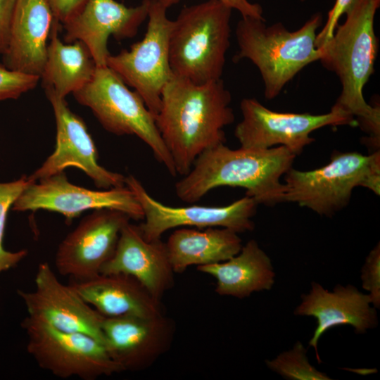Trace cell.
<instances>
[{
	"instance_id": "cell-1",
	"label": "cell",
	"mask_w": 380,
	"mask_h": 380,
	"mask_svg": "<svg viewBox=\"0 0 380 380\" xmlns=\"http://www.w3.org/2000/svg\"><path fill=\"white\" fill-rule=\"evenodd\" d=\"M232 96L222 79L195 84L173 76L161 94L155 122L177 174L184 176L205 151L225 144L234 120Z\"/></svg>"
},
{
	"instance_id": "cell-2",
	"label": "cell",
	"mask_w": 380,
	"mask_h": 380,
	"mask_svg": "<svg viewBox=\"0 0 380 380\" xmlns=\"http://www.w3.org/2000/svg\"><path fill=\"white\" fill-rule=\"evenodd\" d=\"M296 156L283 146L232 149L221 144L198 156L176 182L175 193L182 201L194 203L217 187H241L258 204L272 206L284 202L286 185L280 178L292 167Z\"/></svg>"
},
{
	"instance_id": "cell-3",
	"label": "cell",
	"mask_w": 380,
	"mask_h": 380,
	"mask_svg": "<svg viewBox=\"0 0 380 380\" xmlns=\"http://www.w3.org/2000/svg\"><path fill=\"white\" fill-rule=\"evenodd\" d=\"M379 6L380 0H353L344 13L345 21L319 47L322 51L319 61L341 84L332 108L355 117L376 145L380 140V109L365 101L363 88L374 72L378 53L374 18Z\"/></svg>"
},
{
	"instance_id": "cell-4",
	"label": "cell",
	"mask_w": 380,
	"mask_h": 380,
	"mask_svg": "<svg viewBox=\"0 0 380 380\" xmlns=\"http://www.w3.org/2000/svg\"><path fill=\"white\" fill-rule=\"evenodd\" d=\"M322 20V13H315L299 29L290 31L281 23L267 25L265 20L242 17L236 27L239 51L233 60L246 58L258 68L264 95L272 100L302 69L319 61L322 51L315 39Z\"/></svg>"
},
{
	"instance_id": "cell-5",
	"label": "cell",
	"mask_w": 380,
	"mask_h": 380,
	"mask_svg": "<svg viewBox=\"0 0 380 380\" xmlns=\"http://www.w3.org/2000/svg\"><path fill=\"white\" fill-rule=\"evenodd\" d=\"M232 11L219 0L181 10L170 36L174 76L198 84L221 79L230 45Z\"/></svg>"
},
{
	"instance_id": "cell-6",
	"label": "cell",
	"mask_w": 380,
	"mask_h": 380,
	"mask_svg": "<svg viewBox=\"0 0 380 380\" xmlns=\"http://www.w3.org/2000/svg\"><path fill=\"white\" fill-rule=\"evenodd\" d=\"M284 202L296 203L321 215L331 216L362 186L380 194V151L370 155L337 153L321 167L301 171L291 167L284 174Z\"/></svg>"
},
{
	"instance_id": "cell-7",
	"label": "cell",
	"mask_w": 380,
	"mask_h": 380,
	"mask_svg": "<svg viewBox=\"0 0 380 380\" xmlns=\"http://www.w3.org/2000/svg\"><path fill=\"white\" fill-rule=\"evenodd\" d=\"M73 94L81 105L91 110L105 129L116 135L137 136L172 176L177 175L154 115L141 96L131 91L112 69L96 67L91 80Z\"/></svg>"
},
{
	"instance_id": "cell-8",
	"label": "cell",
	"mask_w": 380,
	"mask_h": 380,
	"mask_svg": "<svg viewBox=\"0 0 380 380\" xmlns=\"http://www.w3.org/2000/svg\"><path fill=\"white\" fill-rule=\"evenodd\" d=\"M167 9L160 0H150L143 39L129 50L110 54L106 62L108 68L141 96L154 117L160 107L163 89L174 76L169 52L173 20L167 18Z\"/></svg>"
},
{
	"instance_id": "cell-9",
	"label": "cell",
	"mask_w": 380,
	"mask_h": 380,
	"mask_svg": "<svg viewBox=\"0 0 380 380\" xmlns=\"http://www.w3.org/2000/svg\"><path fill=\"white\" fill-rule=\"evenodd\" d=\"M27 350L39 367L63 378L94 380L122 372L103 344L80 332H66L27 317L22 324Z\"/></svg>"
},
{
	"instance_id": "cell-10",
	"label": "cell",
	"mask_w": 380,
	"mask_h": 380,
	"mask_svg": "<svg viewBox=\"0 0 380 380\" xmlns=\"http://www.w3.org/2000/svg\"><path fill=\"white\" fill-rule=\"evenodd\" d=\"M240 108L242 120L236 126L234 136L241 147L267 149L283 146L296 156L315 141L310 137L315 130L326 126L359 125L355 117L334 108L321 115L280 113L255 98H245Z\"/></svg>"
},
{
	"instance_id": "cell-11",
	"label": "cell",
	"mask_w": 380,
	"mask_h": 380,
	"mask_svg": "<svg viewBox=\"0 0 380 380\" xmlns=\"http://www.w3.org/2000/svg\"><path fill=\"white\" fill-rule=\"evenodd\" d=\"M125 185L141 204L144 221L139 228L147 241L159 239L165 232L181 227H223L237 233L254 229L252 217L255 215L258 203L252 197L245 196L224 206L174 207L155 199L132 175L125 177Z\"/></svg>"
},
{
	"instance_id": "cell-12",
	"label": "cell",
	"mask_w": 380,
	"mask_h": 380,
	"mask_svg": "<svg viewBox=\"0 0 380 380\" xmlns=\"http://www.w3.org/2000/svg\"><path fill=\"white\" fill-rule=\"evenodd\" d=\"M12 206L16 211L58 213L69 222L86 210L100 209L118 210L134 220L144 219L140 203L126 185L91 190L70 183L64 172L32 182Z\"/></svg>"
},
{
	"instance_id": "cell-13",
	"label": "cell",
	"mask_w": 380,
	"mask_h": 380,
	"mask_svg": "<svg viewBox=\"0 0 380 380\" xmlns=\"http://www.w3.org/2000/svg\"><path fill=\"white\" fill-rule=\"evenodd\" d=\"M45 89L56 118V147L29 177L37 182L74 167L88 175L98 188L108 189L125 186L124 175L99 164L97 149L82 119L70 110L65 98L49 88Z\"/></svg>"
},
{
	"instance_id": "cell-14",
	"label": "cell",
	"mask_w": 380,
	"mask_h": 380,
	"mask_svg": "<svg viewBox=\"0 0 380 380\" xmlns=\"http://www.w3.org/2000/svg\"><path fill=\"white\" fill-rule=\"evenodd\" d=\"M129 220L125 213L110 209L95 210L84 217L58 247L55 265L58 273L73 280L99 274Z\"/></svg>"
},
{
	"instance_id": "cell-15",
	"label": "cell",
	"mask_w": 380,
	"mask_h": 380,
	"mask_svg": "<svg viewBox=\"0 0 380 380\" xmlns=\"http://www.w3.org/2000/svg\"><path fill=\"white\" fill-rule=\"evenodd\" d=\"M34 289L19 290L28 317L66 332L88 334L103 344L104 317L84 301L70 284L61 283L47 262L39 265Z\"/></svg>"
},
{
	"instance_id": "cell-16",
	"label": "cell",
	"mask_w": 380,
	"mask_h": 380,
	"mask_svg": "<svg viewBox=\"0 0 380 380\" xmlns=\"http://www.w3.org/2000/svg\"><path fill=\"white\" fill-rule=\"evenodd\" d=\"M103 345L110 357L125 371L151 367L170 348L174 322L163 313L149 316L104 317Z\"/></svg>"
},
{
	"instance_id": "cell-17",
	"label": "cell",
	"mask_w": 380,
	"mask_h": 380,
	"mask_svg": "<svg viewBox=\"0 0 380 380\" xmlns=\"http://www.w3.org/2000/svg\"><path fill=\"white\" fill-rule=\"evenodd\" d=\"M150 0L128 7L115 0H86L82 7L63 23L66 43L83 42L96 67L106 66L108 40L134 37L148 18Z\"/></svg>"
},
{
	"instance_id": "cell-18",
	"label": "cell",
	"mask_w": 380,
	"mask_h": 380,
	"mask_svg": "<svg viewBox=\"0 0 380 380\" xmlns=\"http://www.w3.org/2000/svg\"><path fill=\"white\" fill-rule=\"evenodd\" d=\"M301 299L294 315L311 316L317 319V327L309 346L315 350L318 363L322 362L317 350L318 341L329 329L348 324L354 328L355 333L363 334L378 324L376 310L371 305L368 293L360 292L350 284H338L333 291H329L313 281L310 292L303 294Z\"/></svg>"
},
{
	"instance_id": "cell-19",
	"label": "cell",
	"mask_w": 380,
	"mask_h": 380,
	"mask_svg": "<svg viewBox=\"0 0 380 380\" xmlns=\"http://www.w3.org/2000/svg\"><path fill=\"white\" fill-rule=\"evenodd\" d=\"M100 274H125L137 279L156 300L173 286L174 274L166 244L160 239L147 241L139 226L127 222L115 251Z\"/></svg>"
},
{
	"instance_id": "cell-20",
	"label": "cell",
	"mask_w": 380,
	"mask_h": 380,
	"mask_svg": "<svg viewBox=\"0 0 380 380\" xmlns=\"http://www.w3.org/2000/svg\"><path fill=\"white\" fill-rule=\"evenodd\" d=\"M53 19L46 0H18L8 47L4 54V65L40 77Z\"/></svg>"
},
{
	"instance_id": "cell-21",
	"label": "cell",
	"mask_w": 380,
	"mask_h": 380,
	"mask_svg": "<svg viewBox=\"0 0 380 380\" xmlns=\"http://www.w3.org/2000/svg\"><path fill=\"white\" fill-rule=\"evenodd\" d=\"M82 298L106 317H149L163 313L160 301L134 277L125 274H99L69 283Z\"/></svg>"
},
{
	"instance_id": "cell-22",
	"label": "cell",
	"mask_w": 380,
	"mask_h": 380,
	"mask_svg": "<svg viewBox=\"0 0 380 380\" xmlns=\"http://www.w3.org/2000/svg\"><path fill=\"white\" fill-rule=\"evenodd\" d=\"M197 270L213 277L215 292L220 296L239 299L256 291L270 290L275 273L271 260L253 239L230 259L210 265L197 266Z\"/></svg>"
},
{
	"instance_id": "cell-23",
	"label": "cell",
	"mask_w": 380,
	"mask_h": 380,
	"mask_svg": "<svg viewBox=\"0 0 380 380\" xmlns=\"http://www.w3.org/2000/svg\"><path fill=\"white\" fill-rule=\"evenodd\" d=\"M175 273L192 265H205L227 260L241 249L238 233L227 228H179L165 243Z\"/></svg>"
},
{
	"instance_id": "cell-24",
	"label": "cell",
	"mask_w": 380,
	"mask_h": 380,
	"mask_svg": "<svg viewBox=\"0 0 380 380\" xmlns=\"http://www.w3.org/2000/svg\"><path fill=\"white\" fill-rule=\"evenodd\" d=\"M53 25L40 77L45 89L49 88L65 98L81 89L91 80L96 65L83 42L64 44L58 37V21L55 19Z\"/></svg>"
},
{
	"instance_id": "cell-25",
	"label": "cell",
	"mask_w": 380,
	"mask_h": 380,
	"mask_svg": "<svg viewBox=\"0 0 380 380\" xmlns=\"http://www.w3.org/2000/svg\"><path fill=\"white\" fill-rule=\"evenodd\" d=\"M265 363L271 370L289 380L331 379L310 364L307 350L300 341L292 349L280 353L272 360H265Z\"/></svg>"
},
{
	"instance_id": "cell-26",
	"label": "cell",
	"mask_w": 380,
	"mask_h": 380,
	"mask_svg": "<svg viewBox=\"0 0 380 380\" xmlns=\"http://www.w3.org/2000/svg\"><path fill=\"white\" fill-rule=\"evenodd\" d=\"M32 182L29 177L22 176L17 180L0 183V272L15 267L26 257L27 250L10 252L4 247L6 218L10 208L22 192Z\"/></svg>"
},
{
	"instance_id": "cell-27",
	"label": "cell",
	"mask_w": 380,
	"mask_h": 380,
	"mask_svg": "<svg viewBox=\"0 0 380 380\" xmlns=\"http://www.w3.org/2000/svg\"><path fill=\"white\" fill-rule=\"evenodd\" d=\"M40 77L10 70L0 65V101L16 99L34 89Z\"/></svg>"
},
{
	"instance_id": "cell-28",
	"label": "cell",
	"mask_w": 380,
	"mask_h": 380,
	"mask_svg": "<svg viewBox=\"0 0 380 380\" xmlns=\"http://www.w3.org/2000/svg\"><path fill=\"white\" fill-rule=\"evenodd\" d=\"M362 288L368 291L371 303L376 309L380 307V246L370 251L361 270Z\"/></svg>"
},
{
	"instance_id": "cell-29",
	"label": "cell",
	"mask_w": 380,
	"mask_h": 380,
	"mask_svg": "<svg viewBox=\"0 0 380 380\" xmlns=\"http://www.w3.org/2000/svg\"><path fill=\"white\" fill-rule=\"evenodd\" d=\"M18 0H0V53L8 47L13 15Z\"/></svg>"
},
{
	"instance_id": "cell-30",
	"label": "cell",
	"mask_w": 380,
	"mask_h": 380,
	"mask_svg": "<svg viewBox=\"0 0 380 380\" xmlns=\"http://www.w3.org/2000/svg\"><path fill=\"white\" fill-rule=\"evenodd\" d=\"M167 8L178 3L180 0H160ZM232 10H237L243 18H254L265 20L263 10L258 4L251 3L248 0H219Z\"/></svg>"
},
{
	"instance_id": "cell-31",
	"label": "cell",
	"mask_w": 380,
	"mask_h": 380,
	"mask_svg": "<svg viewBox=\"0 0 380 380\" xmlns=\"http://www.w3.org/2000/svg\"><path fill=\"white\" fill-rule=\"evenodd\" d=\"M56 20L63 24L74 15L86 0H46Z\"/></svg>"
},
{
	"instance_id": "cell-32",
	"label": "cell",
	"mask_w": 380,
	"mask_h": 380,
	"mask_svg": "<svg viewBox=\"0 0 380 380\" xmlns=\"http://www.w3.org/2000/svg\"><path fill=\"white\" fill-rule=\"evenodd\" d=\"M300 1H306V0H300Z\"/></svg>"
}]
</instances>
